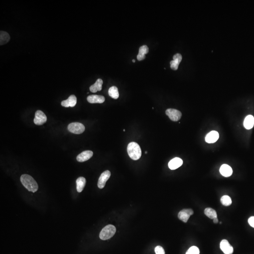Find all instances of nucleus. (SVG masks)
I'll return each instance as SVG.
<instances>
[{"mask_svg": "<svg viewBox=\"0 0 254 254\" xmlns=\"http://www.w3.org/2000/svg\"><path fill=\"white\" fill-rule=\"evenodd\" d=\"M22 185L30 192H36L38 189V185L35 180L30 175L24 174L20 178Z\"/></svg>", "mask_w": 254, "mask_h": 254, "instance_id": "nucleus-1", "label": "nucleus"}, {"mask_svg": "<svg viewBox=\"0 0 254 254\" xmlns=\"http://www.w3.org/2000/svg\"><path fill=\"white\" fill-rule=\"evenodd\" d=\"M127 152L129 157L134 161L140 159L142 155L141 148L137 143L132 142L129 143L127 147Z\"/></svg>", "mask_w": 254, "mask_h": 254, "instance_id": "nucleus-2", "label": "nucleus"}, {"mask_svg": "<svg viewBox=\"0 0 254 254\" xmlns=\"http://www.w3.org/2000/svg\"><path fill=\"white\" fill-rule=\"evenodd\" d=\"M116 231V228L114 225L112 224L106 225L101 231L99 237L102 240L109 239L115 234Z\"/></svg>", "mask_w": 254, "mask_h": 254, "instance_id": "nucleus-3", "label": "nucleus"}, {"mask_svg": "<svg viewBox=\"0 0 254 254\" xmlns=\"http://www.w3.org/2000/svg\"><path fill=\"white\" fill-rule=\"evenodd\" d=\"M68 129L70 132L75 134H80L85 131V128L84 124L79 122H72L69 124Z\"/></svg>", "mask_w": 254, "mask_h": 254, "instance_id": "nucleus-4", "label": "nucleus"}, {"mask_svg": "<svg viewBox=\"0 0 254 254\" xmlns=\"http://www.w3.org/2000/svg\"><path fill=\"white\" fill-rule=\"evenodd\" d=\"M47 118L46 115L42 111L37 110L35 113L34 123L37 125H43L47 121Z\"/></svg>", "mask_w": 254, "mask_h": 254, "instance_id": "nucleus-5", "label": "nucleus"}, {"mask_svg": "<svg viewBox=\"0 0 254 254\" xmlns=\"http://www.w3.org/2000/svg\"><path fill=\"white\" fill-rule=\"evenodd\" d=\"M166 114L172 121H177L179 120L182 116V113L179 111L175 109L170 108L166 111Z\"/></svg>", "mask_w": 254, "mask_h": 254, "instance_id": "nucleus-6", "label": "nucleus"}, {"mask_svg": "<svg viewBox=\"0 0 254 254\" xmlns=\"http://www.w3.org/2000/svg\"><path fill=\"white\" fill-rule=\"evenodd\" d=\"M193 214H194V211L192 209L190 208L184 209L179 212L178 214V217L183 222L186 223L189 219L190 215H193Z\"/></svg>", "mask_w": 254, "mask_h": 254, "instance_id": "nucleus-7", "label": "nucleus"}, {"mask_svg": "<svg viewBox=\"0 0 254 254\" xmlns=\"http://www.w3.org/2000/svg\"><path fill=\"white\" fill-rule=\"evenodd\" d=\"M110 176L111 172L109 170L105 171L103 173H102L99 177L97 183V186L99 188L102 189L104 187L106 182L109 179Z\"/></svg>", "mask_w": 254, "mask_h": 254, "instance_id": "nucleus-8", "label": "nucleus"}, {"mask_svg": "<svg viewBox=\"0 0 254 254\" xmlns=\"http://www.w3.org/2000/svg\"><path fill=\"white\" fill-rule=\"evenodd\" d=\"M220 248L222 251L225 254H232L233 252V248L228 241L226 240H223L220 242Z\"/></svg>", "mask_w": 254, "mask_h": 254, "instance_id": "nucleus-9", "label": "nucleus"}, {"mask_svg": "<svg viewBox=\"0 0 254 254\" xmlns=\"http://www.w3.org/2000/svg\"><path fill=\"white\" fill-rule=\"evenodd\" d=\"M93 155L92 151L87 150L82 152L77 156L76 159L78 162H86L92 158Z\"/></svg>", "mask_w": 254, "mask_h": 254, "instance_id": "nucleus-10", "label": "nucleus"}, {"mask_svg": "<svg viewBox=\"0 0 254 254\" xmlns=\"http://www.w3.org/2000/svg\"><path fill=\"white\" fill-rule=\"evenodd\" d=\"M173 60L170 62V68L173 70H177L178 68L179 65L182 61V56L180 54L177 53L173 56Z\"/></svg>", "mask_w": 254, "mask_h": 254, "instance_id": "nucleus-11", "label": "nucleus"}, {"mask_svg": "<svg viewBox=\"0 0 254 254\" xmlns=\"http://www.w3.org/2000/svg\"><path fill=\"white\" fill-rule=\"evenodd\" d=\"M76 97L74 95H72L68 99L62 102L61 105L62 106L65 107H73L76 104Z\"/></svg>", "mask_w": 254, "mask_h": 254, "instance_id": "nucleus-12", "label": "nucleus"}, {"mask_svg": "<svg viewBox=\"0 0 254 254\" xmlns=\"http://www.w3.org/2000/svg\"><path fill=\"white\" fill-rule=\"evenodd\" d=\"M183 163V162L182 159L178 158V157H176L170 161L168 164V166L170 170H175L182 166Z\"/></svg>", "mask_w": 254, "mask_h": 254, "instance_id": "nucleus-13", "label": "nucleus"}, {"mask_svg": "<svg viewBox=\"0 0 254 254\" xmlns=\"http://www.w3.org/2000/svg\"><path fill=\"white\" fill-rule=\"evenodd\" d=\"M87 101L89 103L91 104H101L104 102L105 98L102 96L92 95L88 96Z\"/></svg>", "mask_w": 254, "mask_h": 254, "instance_id": "nucleus-14", "label": "nucleus"}, {"mask_svg": "<svg viewBox=\"0 0 254 254\" xmlns=\"http://www.w3.org/2000/svg\"><path fill=\"white\" fill-rule=\"evenodd\" d=\"M219 138V134L217 131H212L206 136L205 140L208 143H215Z\"/></svg>", "mask_w": 254, "mask_h": 254, "instance_id": "nucleus-15", "label": "nucleus"}, {"mask_svg": "<svg viewBox=\"0 0 254 254\" xmlns=\"http://www.w3.org/2000/svg\"><path fill=\"white\" fill-rule=\"evenodd\" d=\"M220 172L224 177H229L232 174V170L231 167L227 164H223L220 169Z\"/></svg>", "mask_w": 254, "mask_h": 254, "instance_id": "nucleus-16", "label": "nucleus"}, {"mask_svg": "<svg viewBox=\"0 0 254 254\" xmlns=\"http://www.w3.org/2000/svg\"><path fill=\"white\" fill-rule=\"evenodd\" d=\"M103 84V81L102 80L98 79L96 81V83L89 87L90 92L93 93H96L98 91H101L102 88Z\"/></svg>", "mask_w": 254, "mask_h": 254, "instance_id": "nucleus-17", "label": "nucleus"}, {"mask_svg": "<svg viewBox=\"0 0 254 254\" xmlns=\"http://www.w3.org/2000/svg\"><path fill=\"white\" fill-rule=\"evenodd\" d=\"M149 52V48L146 45H143L140 47L139 49V52L137 56V59L138 60H143L145 58V54L148 53Z\"/></svg>", "mask_w": 254, "mask_h": 254, "instance_id": "nucleus-18", "label": "nucleus"}, {"mask_svg": "<svg viewBox=\"0 0 254 254\" xmlns=\"http://www.w3.org/2000/svg\"><path fill=\"white\" fill-rule=\"evenodd\" d=\"M254 125V117L252 115H248L244 120V126L247 129L253 128Z\"/></svg>", "mask_w": 254, "mask_h": 254, "instance_id": "nucleus-19", "label": "nucleus"}, {"mask_svg": "<svg viewBox=\"0 0 254 254\" xmlns=\"http://www.w3.org/2000/svg\"><path fill=\"white\" fill-rule=\"evenodd\" d=\"M77 190L79 193H81L85 186L86 180L84 177H79L76 180Z\"/></svg>", "mask_w": 254, "mask_h": 254, "instance_id": "nucleus-20", "label": "nucleus"}, {"mask_svg": "<svg viewBox=\"0 0 254 254\" xmlns=\"http://www.w3.org/2000/svg\"><path fill=\"white\" fill-rule=\"evenodd\" d=\"M10 40V36L7 32L1 31L0 33V45L5 44L8 43Z\"/></svg>", "mask_w": 254, "mask_h": 254, "instance_id": "nucleus-21", "label": "nucleus"}, {"mask_svg": "<svg viewBox=\"0 0 254 254\" xmlns=\"http://www.w3.org/2000/svg\"><path fill=\"white\" fill-rule=\"evenodd\" d=\"M204 214L206 216L211 219L217 217V213L215 210L211 207H207L204 210Z\"/></svg>", "mask_w": 254, "mask_h": 254, "instance_id": "nucleus-22", "label": "nucleus"}, {"mask_svg": "<svg viewBox=\"0 0 254 254\" xmlns=\"http://www.w3.org/2000/svg\"><path fill=\"white\" fill-rule=\"evenodd\" d=\"M109 95L113 99H117L119 96L118 89L116 86H112L108 90Z\"/></svg>", "mask_w": 254, "mask_h": 254, "instance_id": "nucleus-23", "label": "nucleus"}, {"mask_svg": "<svg viewBox=\"0 0 254 254\" xmlns=\"http://www.w3.org/2000/svg\"><path fill=\"white\" fill-rule=\"evenodd\" d=\"M221 202L222 204L225 206H229L232 203L231 198L228 195H224L222 197Z\"/></svg>", "mask_w": 254, "mask_h": 254, "instance_id": "nucleus-24", "label": "nucleus"}, {"mask_svg": "<svg viewBox=\"0 0 254 254\" xmlns=\"http://www.w3.org/2000/svg\"><path fill=\"white\" fill-rule=\"evenodd\" d=\"M186 254H199V250L196 246H192L187 250Z\"/></svg>", "mask_w": 254, "mask_h": 254, "instance_id": "nucleus-25", "label": "nucleus"}, {"mask_svg": "<svg viewBox=\"0 0 254 254\" xmlns=\"http://www.w3.org/2000/svg\"><path fill=\"white\" fill-rule=\"evenodd\" d=\"M155 252L156 254H165V251L162 247L158 246L155 248Z\"/></svg>", "mask_w": 254, "mask_h": 254, "instance_id": "nucleus-26", "label": "nucleus"}, {"mask_svg": "<svg viewBox=\"0 0 254 254\" xmlns=\"http://www.w3.org/2000/svg\"><path fill=\"white\" fill-rule=\"evenodd\" d=\"M248 222L249 225H250L251 227L254 228V216H251V217H250V218L248 219Z\"/></svg>", "mask_w": 254, "mask_h": 254, "instance_id": "nucleus-27", "label": "nucleus"}, {"mask_svg": "<svg viewBox=\"0 0 254 254\" xmlns=\"http://www.w3.org/2000/svg\"><path fill=\"white\" fill-rule=\"evenodd\" d=\"M213 222L214 223H218V222H219V219H217V217H216V218H215L214 219H213Z\"/></svg>", "mask_w": 254, "mask_h": 254, "instance_id": "nucleus-28", "label": "nucleus"}, {"mask_svg": "<svg viewBox=\"0 0 254 254\" xmlns=\"http://www.w3.org/2000/svg\"><path fill=\"white\" fill-rule=\"evenodd\" d=\"M132 61H133V63H135V59L132 60Z\"/></svg>", "mask_w": 254, "mask_h": 254, "instance_id": "nucleus-29", "label": "nucleus"}, {"mask_svg": "<svg viewBox=\"0 0 254 254\" xmlns=\"http://www.w3.org/2000/svg\"><path fill=\"white\" fill-rule=\"evenodd\" d=\"M145 154H147V151H146V152H145Z\"/></svg>", "mask_w": 254, "mask_h": 254, "instance_id": "nucleus-30", "label": "nucleus"}]
</instances>
